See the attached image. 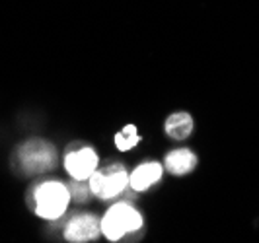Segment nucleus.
Wrapping results in <instances>:
<instances>
[{"instance_id":"nucleus-3","label":"nucleus","mask_w":259,"mask_h":243,"mask_svg":"<svg viewBox=\"0 0 259 243\" xmlns=\"http://www.w3.org/2000/svg\"><path fill=\"white\" fill-rule=\"evenodd\" d=\"M88 185L94 197L102 201H111L129 187V171L119 162H111L104 167L98 166V169L90 175Z\"/></svg>"},{"instance_id":"nucleus-5","label":"nucleus","mask_w":259,"mask_h":243,"mask_svg":"<svg viewBox=\"0 0 259 243\" xmlns=\"http://www.w3.org/2000/svg\"><path fill=\"white\" fill-rule=\"evenodd\" d=\"M100 166V156L92 146H82L78 150H70L65 156L66 173L76 181H88L90 175Z\"/></svg>"},{"instance_id":"nucleus-9","label":"nucleus","mask_w":259,"mask_h":243,"mask_svg":"<svg viewBox=\"0 0 259 243\" xmlns=\"http://www.w3.org/2000/svg\"><path fill=\"white\" fill-rule=\"evenodd\" d=\"M193 128H195V121L187 111H176L164 123V132L168 134L171 140H178V142L187 140L193 134Z\"/></svg>"},{"instance_id":"nucleus-2","label":"nucleus","mask_w":259,"mask_h":243,"mask_svg":"<svg viewBox=\"0 0 259 243\" xmlns=\"http://www.w3.org/2000/svg\"><path fill=\"white\" fill-rule=\"evenodd\" d=\"M70 189L63 181H43L33 189L35 214L43 220H59L70 205Z\"/></svg>"},{"instance_id":"nucleus-7","label":"nucleus","mask_w":259,"mask_h":243,"mask_svg":"<svg viewBox=\"0 0 259 243\" xmlns=\"http://www.w3.org/2000/svg\"><path fill=\"white\" fill-rule=\"evenodd\" d=\"M164 177V166L154 160H146L143 164L129 171V187L135 192L148 191L150 187L158 185Z\"/></svg>"},{"instance_id":"nucleus-10","label":"nucleus","mask_w":259,"mask_h":243,"mask_svg":"<svg viewBox=\"0 0 259 243\" xmlns=\"http://www.w3.org/2000/svg\"><path fill=\"white\" fill-rule=\"evenodd\" d=\"M113 140H115V148L119 152H129L133 148H137L143 138H141L139 128L135 127V125H127V127H123L117 132Z\"/></svg>"},{"instance_id":"nucleus-8","label":"nucleus","mask_w":259,"mask_h":243,"mask_svg":"<svg viewBox=\"0 0 259 243\" xmlns=\"http://www.w3.org/2000/svg\"><path fill=\"white\" fill-rule=\"evenodd\" d=\"M197 162H199L197 156L189 148H176V150L166 154L162 166H164V169L168 173L182 177V175H187V173L193 171L195 167H197Z\"/></svg>"},{"instance_id":"nucleus-4","label":"nucleus","mask_w":259,"mask_h":243,"mask_svg":"<svg viewBox=\"0 0 259 243\" xmlns=\"http://www.w3.org/2000/svg\"><path fill=\"white\" fill-rule=\"evenodd\" d=\"M18 162L29 175L45 173L57 166V148L47 140H29L22 144L18 152Z\"/></svg>"},{"instance_id":"nucleus-11","label":"nucleus","mask_w":259,"mask_h":243,"mask_svg":"<svg viewBox=\"0 0 259 243\" xmlns=\"http://www.w3.org/2000/svg\"><path fill=\"white\" fill-rule=\"evenodd\" d=\"M68 189H70V199H74V201H78V203H86L92 195L88 181H76L74 179V183H72Z\"/></svg>"},{"instance_id":"nucleus-6","label":"nucleus","mask_w":259,"mask_h":243,"mask_svg":"<svg viewBox=\"0 0 259 243\" xmlns=\"http://www.w3.org/2000/svg\"><path fill=\"white\" fill-rule=\"evenodd\" d=\"M102 235V228H100V218L94 214H78V216L70 218V222L65 228V239L70 243H86L94 241Z\"/></svg>"},{"instance_id":"nucleus-1","label":"nucleus","mask_w":259,"mask_h":243,"mask_svg":"<svg viewBox=\"0 0 259 243\" xmlns=\"http://www.w3.org/2000/svg\"><path fill=\"white\" fill-rule=\"evenodd\" d=\"M143 214L131 203H115L107 208L104 218L100 220L102 235L107 241H119L129 233L143 230Z\"/></svg>"}]
</instances>
